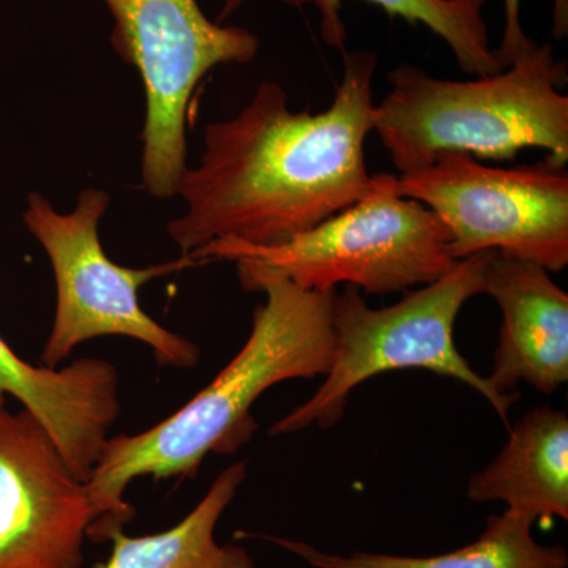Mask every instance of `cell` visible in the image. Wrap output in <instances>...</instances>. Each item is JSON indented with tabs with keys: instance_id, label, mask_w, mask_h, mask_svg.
Here are the masks:
<instances>
[{
	"instance_id": "6da1fadb",
	"label": "cell",
	"mask_w": 568,
	"mask_h": 568,
	"mask_svg": "<svg viewBox=\"0 0 568 568\" xmlns=\"http://www.w3.org/2000/svg\"><path fill=\"white\" fill-rule=\"evenodd\" d=\"M375 51H343V78L327 110L290 108L263 82L244 110L205 126L204 151L186 168L185 203L168 233L192 257L213 242L276 245L361 201L375 175L365 162L373 132Z\"/></svg>"
},
{
	"instance_id": "7a4b0ae2",
	"label": "cell",
	"mask_w": 568,
	"mask_h": 568,
	"mask_svg": "<svg viewBox=\"0 0 568 568\" xmlns=\"http://www.w3.org/2000/svg\"><path fill=\"white\" fill-rule=\"evenodd\" d=\"M254 291L264 293L265 302L254 310L252 334L223 372L152 428L108 437L88 480L100 515L89 529L91 540L100 544L106 530L132 521L134 510L123 495L136 478L196 476L209 454H234L248 443L257 428L252 407L265 390L327 375L336 291H306L278 276L261 280Z\"/></svg>"
},
{
	"instance_id": "3957f363",
	"label": "cell",
	"mask_w": 568,
	"mask_h": 568,
	"mask_svg": "<svg viewBox=\"0 0 568 568\" xmlns=\"http://www.w3.org/2000/svg\"><path fill=\"white\" fill-rule=\"evenodd\" d=\"M566 63L549 44H536L507 69L473 81L439 80L413 65L388 74L390 92L375 103L373 132L399 174L447 152L510 160L544 149L549 162H568V97L559 91Z\"/></svg>"
},
{
	"instance_id": "277c9868",
	"label": "cell",
	"mask_w": 568,
	"mask_h": 568,
	"mask_svg": "<svg viewBox=\"0 0 568 568\" xmlns=\"http://www.w3.org/2000/svg\"><path fill=\"white\" fill-rule=\"evenodd\" d=\"M446 226L424 204L398 193V178L376 174L361 201L276 245L213 242L190 260L226 261L246 293L268 276L316 293L347 284L366 294L406 293L455 267Z\"/></svg>"
},
{
	"instance_id": "5b68a950",
	"label": "cell",
	"mask_w": 568,
	"mask_h": 568,
	"mask_svg": "<svg viewBox=\"0 0 568 568\" xmlns=\"http://www.w3.org/2000/svg\"><path fill=\"white\" fill-rule=\"evenodd\" d=\"M488 253L458 261L450 272L417 291H406L398 304L369 308L354 286L332 298L334 354L323 386L272 426L271 435H290L312 425L331 428L345 416L355 387L394 369H429L473 387L508 425L518 394H499L470 368L455 346V321L469 298L484 294Z\"/></svg>"
},
{
	"instance_id": "8992f818",
	"label": "cell",
	"mask_w": 568,
	"mask_h": 568,
	"mask_svg": "<svg viewBox=\"0 0 568 568\" xmlns=\"http://www.w3.org/2000/svg\"><path fill=\"white\" fill-rule=\"evenodd\" d=\"M108 205L110 194L97 186L82 190L73 211L67 213L59 212L41 193L29 194L22 220L50 257L58 290L54 323L41 365L59 368L82 343L121 335L151 347L160 365L194 368L200 347L152 320L142 310L138 291L153 278L197 263L189 256L145 268L114 263L99 235Z\"/></svg>"
},
{
	"instance_id": "52a82bcc",
	"label": "cell",
	"mask_w": 568,
	"mask_h": 568,
	"mask_svg": "<svg viewBox=\"0 0 568 568\" xmlns=\"http://www.w3.org/2000/svg\"><path fill=\"white\" fill-rule=\"evenodd\" d=\"M112 44L140 73L145 93L141 179L159 200L175 196L186 168V118L200 82L227 63H248L260 39L209 20L197 0H103Z\"/></svg>"
},
{
	"instance_id": "ba28073f",
	"label": "cell",
	"mask_w": 568,
	"mask_h": 568,
	"mask_svg": "<svg viewBox=\"0 0 568 568\" xmlns=\"http://www.w3.org/2000/svg\"><path fill=\"white\" fill-rule=\"evenodd\" d=\"M398 193L446 226L455 261L496 252L560 272L568 264V173L549 162L519 168L478 163L467 153L398 175Z\"/></svg>"
},
{
	"instance_id": "9c48e42d",
	"label": "cell",
	"mask_w": 568,
	"mask_h": 568,
	"mask_svg": "<svg viewBox=\"0 0 568 568\" xmlns=\"http://www.w3.org/2000/svg\"><path fill=\"white\" fill-rule=\"evenodd\" d=\"M99 517L47 428L0 406V568H81Z\"/></svg>"
},
{
	"instance_id": "30bf717a",
	"label": "cell",
	"mask_w": 568,
	"mask_h": 568,
	"mask_svg": "<svg viewBox=\"0 0 568 568\" xmlns=\"http://www.w3.org/2000/svg\"><path fill=\"white\" fill-rule=\"evenodd\" d=\"M484 293L504 316L489 386L514 394L519 381H526L541 394H555L568 381L566 291L541 265L488 252Z\"/></svg>"
},
{
	"instance_id": "8fae6325",
	"label": "cell",
	"mask_w": 568,
	"mask_h": 568,
	"mask_svg": "<svg viewBox=\"0 0 568 568\" xmlns=\"http://www.w3.org/2000/svg\"><path fill=\"white\" fill-rule=\"evenodd\" d=\"M118 366L80 358L63 368L22 361L0 336V406L13 396L47 428L71 470L88 481L121 416Z\"/></svg>"
},
{
	"instance_id": "7c38bea8",
	"label": "cell",
	"mask_w": 568,
	"mask_h": 568,
	"mask_svg": "<svg viewBox=\"0 0 568 568\" xmlns=\"http://www.w3.org/2000/svg\"><path fill=\"white\" fill-rule=\"evenodd\" d=\"M467 497L500 500L507 514L529 525L568 519V418L562 410L536 407L508 429L507 446L474 474Z\"/></svg>"
},
{
	"instance_id": "4fadbf2b",
	"label": "cell",
	"mask_w": 568,
	"mask_h": 568,
	"mask_svg": "<svg viewBox=\"0 0 568 568\" xmlns=\"http://www.w3.org/2000/svg\"><path fill=\"white\" fill-rule=\"evenodd\" d=\"M245 477L244 462L224 469L203 500L163 532L130 537L121 528L106 530L102 541H111L112 551L103 568H256L245 548L215 540L216 525Z\"/></svg>"
},
{
	"instance_id": "5bb4252c",
	"label": "cell",
	"mask_w": 568,
	"mask_h": 568,
	"mask_svg": "<svg viewBox=\"0 0 568 568\" xmlns=\"http://www.w3.org/2000/svg\"><path fill=\"white\" fill-rule=\"evenodd\" d=\"M315 568H567L568 555L562 545L537 544L532 525L504 511L491 515L484 532L473 544L428 558L354 552L328 555L304 541L263 536Z\"/></svg>"
},
{
	"instance_id": "9a60e30c",
	"label": "cell",
	"mask_w": 568,
	"mask_h": 568,
	"mask_svg": "<svg viewBox=\"0 0 568 568\" xmlns=\"http://www.w3.org/2000/svg\"><path fill=\"white\" fill-rule=\"evenodd\" d=\"M293 9L313 6L320 13V32L332 50L345 51L346 26L343 22V0H283ZM381 7L392 18H402L409 24H424L440 37L455 58L459 69L476 77L503 71L496 50L489 41L484 20L487 0H366Z\"/></svg>"
},
{
	"instance_id": "2e32d148",
	"label": "cell",
	"mask_w": 568,
	"mask_h": 568,
	"mask_svg": "<svg viewBox=\"0 0 568 568\" xmlns=\"http://www.w3.org/2000/svg\"><path fill=\"white\" fill-rule=\"evenodd\" d=\"M504 11H506V29H504L503 43H500L499 50H496V55L503 69H507L515 59L532 50L537 43L529 39L523 29L521 17H519L521 0H504Z\"/></svg>"
},
{
	"instance_id": "e0dca14e",
	"label": "cell",
	"mask_w": 568,
	"mask_h": 568,
	"mask_svg": "<svg viewBox=\"0 0 568 568\" xmlns=\"http://www.w3.org/2000/svg\"><path fill=\"white\" fill-rule=\"evenodd\" d=\"M552 2H555L552 36L560 40L568 33V0H552Z\"/></svg>"
},
{
	"instance_id": "ac0fdd59",
	"label": "cell",
	"mask_w": 568,
	"mask_h": 568,
	"mask_svg": "<svg viewBox=\"0 0 568 568\" xmlns=\"http://www.w3.org/2000/svg\"><path fill=\"white\" fill-rule=\"evenodd\" d=\"M252 2V0H223L222 11H220L219 22L227 20L233 17L235 11L242 9L245 3Z\"/></svg>"
}]
</instances>
